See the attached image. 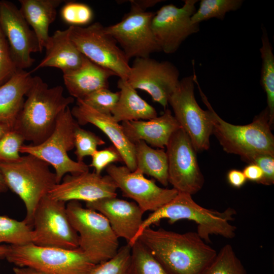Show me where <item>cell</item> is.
Segmentation results:
<instances>
[{"mask_svg":"<svg viewBox=\"0 0 274 274\" xmlns=\"http://www.w3.org/2000/svg\"><path fill=\"white\" fill-rule=\"evenodd\" d=\"M243 3V0H201L191 18V22L199 24L214 18L223 20L227 13L237 10Z\"/></svg>","mask_w":274,"mask_h":274,"instance_id":"30","label":"cell"},{"mask_svg":"<svg viewBox=\"0 0 274 274\" xmlns=\"http://www.w3.org/2000/svg\"><path fill=\"white\" fill-rule=\"evenodd\" d=\"M71 39L80 52L93 62L127 80L130 71L129 60L115 39L99 22L88 26H70Z\"/></svg>","mask_w":274,"mask_h":274,"instance_id":"10","label":"cell"},{"mask_svg":"<svg viewBox=\"0 0 274 274\" xmlns=\"http://www.w3.org/2000/svg\"><path fill=\"white\" fill-rule=\"evenodd\" d=\"M86 207L104 216L118 238L125 239L130 246L133 244L144 214L135 202L106 197L86 202Z\"/></svg>","mask_w":274,"mask_h":274,"instance_id":"19","label":"cell"},{"mask_svg":"<svg viewBox=\"0 0 274 274\" xmlns=\"http://www.w3.org/2000/svg\"><path fill=\"white\" fill-rule=\"evenodd\" d=\"M7 188L4 178L0 172V193L6 191Z\"/></svg>","mask_w":274,"mask_h":274,"instance_id":"46","label":"cell"},{"mask_svg":"<svg viewBox=\"0 0 274 274\" xmlns=\"http://www.w3.org/2000/svg\"><path fill=\"white\" fill-rule=\"evenodd\" d=\"M19 9L38 40L41 52L50 38L49 28L56 19L57 9L63 0H19Z\"/></svg>","mask_w":274,"mask_h":274,"instance_id":"25","label":"cell"},{"mask_svg":"<svg viewBox=\"0 0 274 274\" xmlns=\"http://www.w3.org/2000/svg\"><path fill=\"white\" fill-rule=\"evenodd\" d=\"M179 76L178 69L169 61L140 57L134 60L126 80L132 88L147 92L165 109L170 95L179 84Z\"/></svg>","mask_w":274,"mask_h":274,"instance_id":"15","label":"cell"},{"mask_svg":"<svg viewBox=\"0 0 274 274\" xmlns=\"http://www.w3.org/2000/svg\"><path fill=\"white\" fill-rule=\"evenodd\" d=\"M49 164L30 154L17 161L0 164V172L8 187L23 202L24 221L31 227L35 211L40 200L57 184L55 173Z\"/></svg>","mask_w":274,"mask_h":274,"instance_id":"5","label":"cell"},{"mask_svg":"<svg viewBox=\"0 0 274 274\" xmlns=\"http://www.w3.org/2000/svg\"><path fill=\"white\" fill-rule=\"evenodd\" d=\"M47 194L50 198L68 202L83 200L92 202L106 197H117L118 189L109 176L89 171L75 175L66 174Z\"/></svg>","mask_w":274,"mask_h":274,"instance_id":"18","label":"cell"},{"mask_svg":"<svg viewBox=\"0 0 274 274\" xmlns=\"http://www.w3.org/2000/svg\"><path fill=\"white\" fill-rule=\"evenodd\" d=\"M17 70L12 58L8 41L0 27V86L8 81Z\"/></svg>","mask_w":274,"mask_h":274,"instance_id":"38","label":"cell"},{"mask_svg":"<svg viewBox=\"0 0 274 274\" xmlns=\"http://www.w3.org/2000/svg\"><path fill=\"white\" fill-rule=\"evenodd\" d=\"M8 250V246H0V257H4Z\"/></svg>","mask_w":274,"mask_h":274,"instance_id":"47","label":"cell"},{"mask_svg":"<svg viewBox=\"0 0 274 274\" xmlns=\"http://www.w3.org/2000/svg\"><path fill=\"white\" fill-rule=\"evenodd\" d=\"M12 129L9 125L0 123V139Z\"/></svg>","mask_w":274,"mask_h":274,"instance_id":"45","label":"cell"},{"mask_svg":"<svg viewBox=\"0 0 274 274\" xmlns=\"http://www.w3.org/2000/svg\"><path fill=\"white\" fill-rule=\"evenodd\" d=\"M227 180L231 186L236 188L242 187L247 181L243 172L235 169H231L228 172Z\"/></svg>","mask_w":274,"mask_h":274,"instance_id":"42","label":"cell"},{"mask_svg":"<svg viewBox=\"0 0 274 274\" xmlns=\"http://www.w3.org/2000/svg\"><path fill=\"white\" fill-rule=\"evenodd\" d=\"M137 240L168 274H202L217 254L196 232L180 233L150 227L143 230Z\"/></svg>","mask_w":274,"mask_h":274,"instance_id":"1","label":"cell"},{"mask_svg":"<svg viewBox=\"0 0 274 274\" xmlns=\"http://www.w3.org/2000/svg\"><path fill=\"white\" fill-rule=\"evenodd\" d=\"M71 110L79 125L90 123L101 130L119 151L125 166L131 172L136 169L134 145L127 139L121 124L112 115L101 113L81 100H77V105Z\"/></svg>","mask_w":274,"mask_h":274,"instance_id":"20","label":"cell"},{"mask_svg":"<svg viewBox=\"0 0 274 274\" xmlns=\"http://www.w3.org/2000/svg\"><path fill=\"white\" fill-rule=\"evenodd\" d=\"M261 47L260 48L262 65L260 84L267 98V108L269 113V124L272 128L274 124V55L265 27L262 26Z\"/></svg>","mask_w":274,"mask_h":274,"instance_id":"28","label":"cell"},{"mask_svg":"<svg viewBox=\"0 0 274 274\" xmlns=\"http://www.w3.org/2000/svg\"><path fill=\"white\" fill-rule=\"evenodd\" d=\"M18 267H27L47 274H86L95 265L78 249L42 247L33 243L8 246L4 256Z\"/></svg>","mask_w":274,"mask_h":274,"instance_id":"8","label":"cell"},{"mask_svg":"<svg viewBox=\"0 0 274 274\" xmlns=\"http://www.w3.org/2000/svg\"><path fill=\"white\" fill-rule=\"evenodd\" d=\"M86 274H131V246L127 244L119 248L113 258L95 264Z\"/></svg>","mask_w":274,"mask_h":274,"instance_id":"33","label":"cell"},{"mask_svg":"<svg viewBox=\"0 0 274 274\" xmlns=\"http://www.w3.org/2000/svg\"><path fill=\"white\" fill-rule=\"evenodd\" d=\"M154 13L131 5L129 12L119 22L107 27L105 31L121 46L126 58L148 57L161 51L151 27Z\"/></svg>","mask_w":274,"mask_h":274,"instance_id":"13","label":"cell"},{"mask_svg":"<svg viewBox=\"0 0 274 274\" xmlns=\"http://www.w3.org/2000/svg\"><path fill=\"white\" fill-rule=\"evenodd\" d=\"M121 125L126 136L132 143L143 141L160 149L167 146L172 134L181 128L169 109L160 116L146 120L122 122Z\"/></svg>","mask_w":274,"mask_h":274,"instance_id":"21","label":"cell"},{"mask_svg":"<svg viewBox=\"0 0 274 274\" xmlns=\"http://www.w3.org/2000/svg\"><path fill=\"white\" fill-rule=\"evenodd\" d=\"M131 5H133L140 9L146 11L150 7H153L158 3L162 2L159 0H134L129 1Z\"/></svg>","mask_w":274,"mask_h":274,"instance_id":"43","label":"cell"},{"mask_svg":"<svg viewBox=\"0 0 274 274\" xmlns=\"http://www.w3.org/2000/svg\"><path fill=\"white\" fill-rule=\"evenodd\" d=\"M14 274H47L35 269L27 267H18L13 268Z\"/></svg>","mask_w":274,"mask_h":274,"instance_id":"44","label":"cell"},{"mask_svg":"<svg viewBox=\"0 0 274 274\" xmlns=\"http://www.w3.org/2000/svg\"><path fill=\"white\" fill-rule=\"evenodd\" d=\"M105 142L99 136L77 125L74 130L75 154L77 161H83L86 156H90L97 150V147L103 145Z\"/></svg>","mask_w":274,"mask_h":274,"instance_id":"34","label":"cell"},{"mask_svg":"<svg viewBox=\"0 0 274 274\" xmlns=\"http://www.w3.org/2000/svg\"><path fill=\"white\" fill-rule=\"evenodd\" d=\"M168 180L178 192L194 194L204 184V177L191 141L181 127L171 136L166 146Z\"/></svg>","mask_w":274,"mask_h":274,"instance_id":"12","label":"cell"},{"mask_svg":"<svg viewBox=\"0 0 274 274\" xmlns=\"http://www.w3.org/2000/svg\"><path fill=\"white\" fill-rule=\"evenodd\" d=\"M66 208L70 222L78 234V249L91 263H100L117 254L119 238L104 216L84 208L76 200L68 201Z\"/></svg>","mask_w":274,"mask_h":274,"instance_id":"6","label":"cell"},{"mask_svg":"<svg viewBox=\"0 0 274 274\" xmlns=\"http://www.w3.org/2000/svg\"><path fill=\"white\" fill-rule=\"evenodd\" d=\"M65 202L45 196L33 216V244L68 250L79 248L78 234L72 226Z\"/></svg>","mask_w":274,"mask_h":274,"instance_id":"11","label":"cell"},{"mask_svg":"<svg viewBox=\"0 0 274 274\" xmlns=\"http://www.w3.org/2000/svg\"><path fill=\"white\" fill-rule=\"evenodd\" d=\"M70 26L64 30H57L45 47L44 58L32 70L44 67L60 69L63 74L71 72L80 67L85 57L73 42L70 37Z\"/></svg>","mask_w":274,"mask_h":274,"instance_id":"22","label":"cell"},{"mask_svg":"<svg viewBox=\"0 0 274 274\" xmlns=\"http://www.w3.org/2000/svg\"><path fill=\"white\" fill-rule=\"evenodd\" d=\"M106 171L123 196L134 200L144 213L157 210L178 193L174 188L159 187L137 168L131 172L126 166L111 164L106 167Z\"/></svg>","mask_w":274,"mask_h":274,"instance_id":"16","label":"cell"},{"mask_svg":"<svg viewBox=\"0 0 274 274\" xmlns=\"http://www.w3.org/2000/svg\"><path fill=\"white\" fill-rule=\"evenodd\" d=\"M242 172L247 180L259 184L263 176L261 169L257 165L254 163H249Z\"/></svg>","mask_w":274,"mask_h":274,"instance_id":"41","label":"cell"},{"mask_svg":"<svg viewBox=\"0 0 274 274\" xmlns=\"http://www.w3.org/2000/svg\"><path fill=\"white\" fill-rule=\"evenodd\" d=\"M89 167L95 169V173L101 175L104 168L115 162H123V159L117 149L112 145L102 150H96L91 156Z\"/></svg>","mask_w":274,"mask_h":274,"instance_id":"39","label":"cell"},{"mask_svg":"<svg viewBox=\"0 0 274 274\" xmlns=\"http://www.w3.org/2000/svg\"><path fill=\"white\" fill-rule=\"evenodd\" d=\"M78 124L68 107L60 114L54 131L44 142L38 145L23 144L20 152L35 156L52 165L57 184L67 174L88 172L89 165L83 161L73 160L67 154L74 148V130Z\"/></svg>","mask_w":274,"mask_h":274,"instance_id":"7","label":"cell"},{"mask_svg":"<svg viewBox=\"0 0 274 274\" xmlns=\"http://www.w3.org/2000/svg\"><path fill=\"white\" fill-rule=\"evenodd\" d=\"M116 75L85 57L82 65L75 70L63 74V81L70 94L82 100L90 93L109 87V79Z\"/></svg>","mask_w":274,"mask_h":274,"instance_id":"23","label":"cell"},{"mask_svg":"<svg viewBox=\"0 0 274 274\" xmlns=\"http://www.w3.org/2000/svg\"><path fill=\"white\" fill-rule=\"evenodd\" d=\"M60 15L63 21L70 26H83L92 20L93 13L88 5L71 1L64 5Z\"/></svg>","mask_w":274,"mask_h":274,"instance_id":"35","label":"cell"},{"mask_svg":"<svg viewBox=\"0 0 274 274\" xmlns=\"http://www.w3.org/2000/svg\"><path fill=\"white\" fill-rule=\"evenodd\" d=\"M25 141L23 136L12 129L0 139V164L12 163L21 157L20 149Z\"/></svg>","mask_w":274,"mask_h":274,"instance_id":"36","label":"cell"},{"mask_svg":"<svg viewBox=\"0 0 274 274\" xmlns=\"http://www.w3.org/2000/svg\"><path fill=\"white\" fill-rule=\"evenodd\" d=\"M236 213L231 208L223 212L204 208L197 204L191 195L178 192L170 201L143 220L134 242L144 229L157 224L164 219L170 224L181 220L195 222L197 225L196 232L208 244L211 242L210 236L213 234L232 239L235 236L236 228L230 222L234 220Z\"/></svg>","mask_w":274,"mask_h":274,"instance_id":"3","label":"cell"},{"mask_svg":"<svg viewBox=\"0 0 274 274\" xmlns=\"http://www.w3.org/2000/svg\"><path fill=\"white\" fill-rule=\"evenodd\" d=\"M180 8L166 5L154 13L151 27L161 51L175 53L190 36L199 31V24H193L191 18L196 10L197 0H185Z\"/></svg>","mask_w":274,"mask_h":274,"instance_id":"14","label":"cell"},{"mask_svg":"<svg viewBox=\"0 0 274 274\" xmlns=\"http://www.w3.org/2000/svg\"><path fill=\"white\" fill-rule=\"evenodd\" d=\"M136 168L144 175L153 177L166 186L168 180V160L162 149H153L143 141L134 143Z\"/></svg>","mask_w":274,"mask_h":274,"instance_id":"27","label":"cell"},{"mask_svg":"<svg viewBox=\"0 0 274 274\" xmlns=\"http://www.w3.org/2000/svg\"><path fill=\"white\" fill-rule=\"evenodd\" d=\"M118 100L111 115L117 122L146 120L157 116L155 108L143 99L126 80L120 79Z\"/></svg>","mask_w":274,"mask_h":274,"instance_id":"26","label":"cell"},{"mask_svg":"<svg viewBox=\"0 0 274 274\" xmlns=\"http://www.w3.org/2000/svg\"><path fill=\"white\" fill-rule=\"evenodd\" d=\"M248 163L255 164L261 169L263 176L259 184L269 186L274 183V155L258 154L252 158Z\"/></svg>","mask_w":274,"mask_h":274,"instance_id":"40","label":"cell"},{"mask_svg":"<svg viewBox=\"0 0 274 274\" xmlns=\"http://www.w3.org/2000/svg\"><path fill=\"white\" fill-rule=\"evenodd\" d=\"M63 91L60 85L49 87L40 77H33L12 129L33 145L44 142L54 131L60 114L74 101Z\"/></svg>","mask_w":274,"mask_h":274,"instance_id":"2","label":"cell"},{"mask_svg":"<svg viewBox=\"0 0 274 274\" xmlns=\"http://www.w3.org/2000/svg\"><path fill=\"white\" fill-rule=\"evenodd\" d=\"M0 27L16 68L30 67L35 61L32 53L41 52L39 43L19 8L11 2L0 0Z\"/></svg>","mask_w":274,"mask_h":274,"instance_id":"17","label":"cell"},{"mask_svg":"<svg viewBox=\"0 0 274 274\" xmlns=\"http://www.w3.org/2000/svg\"><path fill=\"white\" fill-rule=\"evenodd\" d=\"M202 101L211 112L212 133L223 150L239 155L248 161L255 156L266 154L274 155V136L269 124L267 107L255 117L253 121L245 125L230 124L223 120L215 111L202 91L197 80H195Z\"/></svg>","mask_w":274,"mask_h":274,"instance_id":"4","label":"cell"},{"mask_svg":"<svg viewBox=\"0 0 274 274\" xmlns=\"http://www.w3.org/2000/svg\"><path fill=\"white\" fill-rule=\"evenodd\" d=\"M194 75L180 80L170 95L168 103L181 127L185 131L195 150L209 149L213 125L211 112L203 110L197 104L194 95Z\"/></svg>","mask_w":274,"mask_h":274,"instance_id":"9","label":"cell"},{"mask_svg":"<svg viewBox=\"0 0 274 274\" xmlns=\"http://www.w3.org/2000/svg\"><path fill=\"white\" fill-rule=\"evenodd\" d=\"M131 274H168L148 249L137 240L131 246Z\"/></svg>","mask_w":274,"mask_h":274,"instance_id":"32","label":"cell"},{"mask_svg":"<svg viewBox=\"0 0 274 274\" xmlns=\"http://www.w3.org/2000/svg\"><path fill=\"white\" fill-rule=\"evenodd\" d=\"M31 72L17 70L0 86V123L13 129L32 81Z\"/></svg>","mask_w":274,"mask_h":274,"instance_id":"24","label":"cell"},{"mask_svg":"<svg viewBox=\"0 0 274 274\" xmlns=\"http://www.w3.org/2000/svg\"><path fill=\"white\" fill-rule=\"evenodd\" d=\"M202 274H247V272L232 247L226 244Z\"/></svg>","mask_w":274,"mask_h":274,"instance_id":"31","label":"cell"},{"mask_svg":"<svg viewBox=\"0 0 274 274\" xmlns=\"http://www.w3.org/2000/svg\"><path fill=\"white\" fill-rule=\"evenodd\" d=\"M119 97V92H113L108 88L96 90L81 100L97 111L111 115Z\"/></svg>","mask_w":274,"mask_h":274,"instance_id":"37","label":"cell"},{"mask_svg":"<svg viewBox=\"0 0 274 274\" xmlns=\"http://www.w3.org/2000/svg\"><path fill=\"white\" fill-rule=\"evenodd\" d=\"M33 242V229L24 220L20 221L0 215V244L23 246Z\"/></svg>","mask_w":274,"mask_h":274,"instance_id":"29","label":"cell"}]
</instances>
